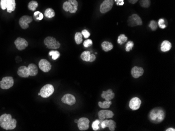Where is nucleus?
I'll return each instance as SVG.
<instances>
[{
    "label": "nucleus",
    "instance_id": "nucleus-1",
    "mask_svg": "<svg viewBox=\"0 0 175 131\" xmlns=\"http://www.w3.org/2000/svg\"><path fill=\"white\" fill-rule=\"evenodd\" d=\"M17 121L10 114H4L0 117V126L6 130L13 129L16 127Z\"/></svg>",
    "mask_w": 175,
    "mask_h": 131
},
{
    "label": "nucleus",
    "instance_id": "nucleus-2",
    "mask_svg": "<svg viewBox=\"0 0 175 131\" xmlns=\"http://www.w3.org/2000/svg\"><path fill=\"white\" fill-rule=\"evenodd\" d=\"M165 112L161 108H155L151 110L149 114V119L151 122L158 124L162 122L165 118Z\"/></svg>",
    "mask_w": 175,
    "mask_h": 131
},
{
    "label": "nucleus",
    "instance_id": "nucleus-3",
    "mask_svg": "<svg viewBox=\"0 0 175 131\" xmlns=\"http://www.w3.org/2000/svg\"><path fill=\"white\" fill-rule=\"evenodd\" d=\"M78 3L77 0H68L64 2L63 6V10L70 13H75L78 10Z\"/></svg>",
    "mask_w": 175,
    "mask_h": 131
},
{
    "label": "nucleus",
    "instance_id": "nucleus-4",
    "mask_svg": "<svg viewBox=\"0 0 175 131\" xmlns=\"http://www.w3.org/2000/svg\"><path fill=\"white\" fill-rule=\"evenodd\" d=\"M44 44L47 48L50 49H57L60 47L59 42L53 37H46L44 40Z\"/></svg>",
    "mask_w": 175,
    "mask_h": 131
},
{
    "label": "nucleus",
    "instance_id": "nucleus-5",
    "mask_svg": "<svg viewBox=\"0 0 175 131\" xmlns=\"http://www.w3.org/2000/svg\"><path fill=\"white\" fill-rule=\"evenodd\" d=\"M54 86L51 84H46L40 89V96L43 98H48L54 92Z\"/></svg>",
    "mask_w": 175,
    "mask_h": 131
},
{
    "label": "nucleus",
    "instance_id": "nucleus-6",
    "mask_svg": "<svg viewBox=\"0 0 175 131\" xmlns=\"http://www.w3.org/2000/svg\"><path fill=\"white\" fill-rule=\"evenodd\" d=\"M128 25L130 27L141 26L143 21L140 17L136 14H134L130 16L128 20Z\"/></svg>",
    "mask_w": 175,
    "mask_h": 131
},
{
    "label": "nucleus",
    "instance_id": "nucleus-7",
    "mask_svg": "<svg viewBox=\"0 0 175 131\" xmlns=\"http://www.w3.org/2000/svg\"><path fill=\"white\" fill-rule=\"evenodd\" d=\"M14 85V79L12 77L6 76L2 79L0 82V87L2 89H8Z\"/></svg>",
    "mask_w": 175,
    "mask_h": 131
},
{
    "label": "nucleus",
    "instance_id": "nucleus-8",
    "mask_svg": "<svg viewBox=\"0 0 175 131\" xmlns=\"http://www.w3.org/2000/svg\"><path fill=\"white\" fill-rule=\"evenodd\" d=\"M113 6V0H104L100 5V11L102 14L108 12Z\"/></svg>",
    "mask_w": 175,
    "mask_h": 131
},
{
    "label": "nucleus",
    "instance_id": "nucleus-9",
    "mask_svg": "<svg viewBox=\"0 0 175 131\" xmlns=\"http://www.w3.org/2000/svg\"><path fill=\"white\" fill-rule=\"evenodd\" d=\"M33 18L31 16L25 15L20 18L19 20V26L23 29H26L29 27V24L32 23Z\"/></svg>",
    "mask_w": 175,
    "mask_h": 131
},
{
    "label": "nucleus",
    "instance_id": "nucleus-10",
    "mask_svg": "<svg viewBox=\"0 0 175 131\" xmlns=\"http://www.w3.org/2000/svg\"><path fill=\"white\" fill-rule=\"evenodd\" d=\"M90 121L87 118H81L78 121V127L80 131H86L89 128Z\"/></svg>",
    "mask_w": 175,
    "mask_h": 131
},
{
    "label": "nucleus",
    "instance_id": "nucleus-11",
    "mask_svg": "<svg viewBox=\"0 0 175 131\" xmlns=\"http://www.w3.org/2000/svg\"><path fill=\"white\" fill-rule=\"evenodd\" d=\"M15 45L16 48L20 51L26 49L28 45V43L25 39L22 38L21 37H18L14 41Z\"/></svg>",
    "mask_w": 175,
    "mask_h": 131
},
{
    "label": "nucleus",
    "instance_id": "nucleus-12",
    "mask_svg": "<svg viewBox=\"0 0 175 131\" xmlns=\"http://www.w3.org/2000/svg\"><path fill=\"white\" fill-rule=\"evenodd\" d=\"M61 102L63 103L69 105V106H72L74 104H75L76 102L75 97L74 95L71 94H66L63 96L61 98Z\"/></svg>",
    "mask_w": 175,
    "mask_h": 131
},
{
    "label": "nucleus",
    "instance_id": "nucleus-13",
    "mask_svg": "<svg viewBox=\"0 0 175 131\" xmlns=\"http://www.w3.org/2000/svg\"><path fill=\"white\" fill-rule=\"evenodd\" d=\"M39 67L44 72H48L51 68V65L47 60L42 59L39 62Z\"/></svg>",
    "mask_w": 175,
    "mask_h": 131
},
{
    "label": "nucleus",
    "instance_id": "nucleus-14",
    "mask_svg": "<svg viewBox=\"0 0 175 131\" xmlns=\"http://www.w3.org/2000/svg\"><path fill=\"white\" fill-rule=\"evenodd\" d=\"M114 114L112 111L108 110H102L98 113L99 118L100 120H104L106 119L112 118L114 117Z\"/></svg>",
    "mask_w": 175,
    "mask_h": 131
},
{
    "label": "nucleus",
    "instance_id": "nucleus-15",
    "mask_svg": "<svg viewBox=\"0 0 175 131\" xmlns=\"http://www.w3.org/2000/svg\"><path fill=\"white\" fill-rule=\"evenodd\" d=\"M142 102L138 97H134L130 101L129 107L132 110H138L140 107Z\"/></svg>",
    "mask_w": 175,
    "mask_h": 131
},
{
    "label": "nucleus",
    "instance_id": "nucleus-16",
    "mask_svg": "<svg viewBox=\"0 0 175 131\" xmlns=\"http://www.w3.org/2000/svg\"><path fill=\"white\" fill-rule=\"evenodd\" d=\"M144 72L143 68L141 67H133L131 70V74L134 79H138L143 75Z\"/></svg>",
    "mask_w": 175,
    "mask_h": 131
},
{
    "label": "nucleus",
    "instance_id": "nucleus-17",
    "mask_svg": "<svg viewBox=\"0 0 175 131\" xmlns=\"http://www.w3.org/2000/svg\"><path fill=\"white\" fill-rule=\"evenodd\" d=\"M18 74L19 76L23 78H27L30 76V73L27 67L22 66L19 67L18 71Z\"/></svg>",
    "mask_w": 175,
    "mask_h": 131
},
{
    "label": "nucleus",
    "instance_id": "nucleus-18",
    "mask_svg": "<svg viewBox=\"0 0 175 131\" xmlns=\"http://www.w3.org/2000/svg\"><path fill=\"white\" fill-rule=\"evenodd\" d=\"M115 94L112 89H109L107 91H104L101 94V97L106 100H111L114 98Z\"/></svg>",
    "mask_w": 175,
    "mask_h": 131
},
{
    "label": "nucleus",
    "instance_id": "nucleus-19",
    "mask_svg": "<svg viewBox=\"0 0 175 131\" xmlns=\"http://www.w3.org/2000/svg\"><path fill=\"white\" fill-rule=\"evenodd\" d=\"M27 68H28V71L30 73V76H34L38 74V72H39L38 68L35 64H33V63L30 64L27 67Z\"/></svg>",
    "mask_w": 175,
    "mask_h": 131
},
{
    "label": "nucleus",
    "instance_id": "nucleus-20",
    "mask_svg": "<svg viewBox=\"0 0 175 131\" xmlns=\"http://www.w3.org/2000/svg\"><path fill=\"white\" fill-rule=\"evenodd\" d=\"M172 45L171 42H169L167 40H165L161 43V51L164 52H167L169 51L172 48Z\"/></svg>",
    "mask_w": 175,
    "mask_h": 131
},
{
    "label": "nucleus",
    "instance_id": "nucleus-21",
    "mask_svg": "<svg viewBox=\"0 0 175 131\" xmlns=\"http://www.w3.org/2000/svg\"><path fill=\"white\" fill-rule=\"evenodd\" d=\"M102 48L103 50L105 52H108V51L111 50L113 48V45L112 43L108 42V41H104L101 44Z\"/></svg>",
    "mask_w": 175,
    "mask_h": 131
},
{
    "label": "nucleus",
    "instance_id": "nucleus-22",
    "mask_svg": "<svg viewBox=\"0 0 175 131\" xmlns=\"http://www.w3.org/2000/svg\"><path fill=\"white\" fill-rule=\"evenodd\" d=\"M16 7V3L15 0H9V3L7 4V12L12 13L15 11Z\"/></svg>",
    "mask_w": 175,
    "mask_h": 131
},
{
    "label": "nucleus",
    "instance_id": "nucleus-23",
    "mask_svg": "<svg viewBox=\"0 0 175 131\" xmlns=\"http://www.w3.org/2000/svg\"><path fill=\"white\" fill-rule=\"evenodd\" d=\"M90 56H91L90 52V51H86L83 52L81 53L80 57L83 61L86 62H90Z\"/></svg>",
    "mask_w": 175,
    "mask_h": 131
},
{
    "label": "nucleus",
    "instance_id": "nucleus-24",
    "mask_svg": "<svg viewBox=\"0 0 175 131\" xmlns=\"http://www.w3.org/2000/svg\"><path fill=\"white\" fill-rule=\"evenodd\" d=\"M112 105V102L110 100H106L102 102H98L99 106L102 109H108L110 107L111 105Z\"/></svg>",
    "mask_w": 175,
    "mask_h": 131
},
{
    "label": "nucleus",
    "instance_id": "nucleus-25",
    "mask_svg": "<svg viewBox=\"0 0 175 131\" xmlns=\"http://www.w3.org/2000/svg\"><path fill=\"white\" fill-rule=\"evenodd\" d=\"M44 15L46 17L48 18H51L54 17L55 16V11L53 10V9H51V8H48L45 11Z\"/></svg>",
    "mask_w": 175,
    "mask_h": 131
},
{
    "label": "nucleus",
    "instance_id": "nucleus-26",
    "mask_svg": "<svg viewBox=\"0 0 175 131\" xmlns=\"http://www.w3.org/2000/svg\"><path fill=\"white\" fill-rule=\"evenodd\" d=\"M39 4L36 1H31L28 3V8L30 10L32 11H35L36 9L38 7Z\"/></svg>",
    "mask_w": 175,
    "mask_h": 131
},
{
    "label": "nucleus",
    "instance_id": "nucleus-27",
    "mask_svg": "<svg viewBox=\"0 0 175 131\" xmlns=\"http://www.w3.org/2000/svg\"><path fill=\"white\" fill-rule=\"evenodd\" d=\"M127 41H128V37L124 34H121L117 38V43L120 45L124 44L125 42H126Z\"/></svg>",
    "mask_w": 175,
    "mask_h": 131
},
{
    "label": "nucleus",
    "instance_id": "nucleus-28",
    "mask_svg": "<svg viewBox=\"0 0 175 131\" xmlns=\"http://www.w3.org/2000/svg\"><path fill=\"white\" fill-rule=\"evenodd\" d=\"M75 43L77 44H81L82 42V33L77 32L75 34Z\"/></svg>",
    "mask_w": 175,
    "mask_h": 131
},
{
    "label": "nucleus",
    "instance_id": "nucleus-29",
    "mask_svg": "<svg viewBox=\"0 0 175 131\" xmlns=\"http://www.w3.org/2000/svg\"><path fill=\"white\" fill-rule=\"evenodd\" d=\"M140 4L142 7L148 8L151 6V0H140Z\"/></svg>",
    "mask_w": 175,
    "mask_h": 131
},
{
    "label": "nucleus",
    "instance_id": "nucleus-30",
    "mask_svg": "<svg viewBox=\"0 0 175 131\" xmlns=\"http://www.w3.org/2000/svg\"><path fill=\"white\" fill-rule=\"evenodd\" d=\"M116 123L114 121L110 120L108 122V128H109V129L111 131H115L116 128Z\"/></svg>",
    "mask_w": 175,
    "mask_h": 131
},
{
    "label": "nucleus",
    "instance_id": "nucleus-31",
    "mask_svg": "<svg viewBox=\"0 0 175 131\" xmlns=\"http://www.w3.org/2000/svg\"><path fill=\"white\" fill-rule=\"evenodd\" d=\"M49 55L50 56H52V59L54 60H56L58 58H59L60 53L58 51H51L49 52Z\"/></svg>",
    "mask_w": 175,
    "mask_h": 131
},
{
    "label": "nucleus",
    "instance_id": "nucleus-32",
    "mask_svg": "<svg viewBox=\"0 0 175 131\" xmlns=\"http://www.w3.org/2000/svg\"><path fill=\"white\" fill-rule=\"evenodd\" d=\"M149 27L153 31H155L157 29V23L155 21H151L149 25Z\"/></svg>",
    "mask_w": 175,
    "mask_h": 131
},
{
    "label": "nucleus",
    "instance_id": "nucleus-33",
    "mask_svg": "<svg viewBox=\"0 0 175 131\" xmlns=\"http://www.w3.org/2000/svg\"><path fill=\"white\" fill-rule=\"evenodd\" d=\"M100 121L99 120H95L92 124V128L95 131H98L99 129V125H100Z\"/></svg>",
    "mask_w": 175,
    "mask_h": 131
},
{
    "label": "nucleus",
    "instance_id": "nucleus-34",
    "mask_svg": "<svg viewBox=\"0 0 175 131\" xmlns=\"http://www.w3.org/2000/svg\"><path fill=\"white\" fill-rule=\"evenodd\" d=\"M134 42L133 41H128L126 44L125 50L127 52H129L132 50L133 48L134 47Z\"/></svg>",
    "mask_w": 175,
    "mask_h": 131
},
{
    "label": "nucleus",
    "instance_id": "nucleus-35",
    "mask_svg": "<svg viewBox=\"0 0 175 131\" xmlns=\"http://www.w3.org/2000/svg\"><path fill=\"white\" fill-rule=\"evenodd\" d=\"M34 16L35 17V18L37 21H41L43 19V14L42 13L39 12V11H37V12H35L34 14Z\"/></svg>",
    "mask_w": 175,
    "mask_h": 131
},
{
    "label": "nucleus",
    "instance_id": "nucleus-36",
    "mask_svg": "<svg viewBox=\"0 0 175 131\" xmlns=\"http://www.w3.org/2000/svg\"><path fill=\"white\" fill-rule=\"evenodd\" d=\"M9 0H1L0 5L1 7L3 10H5L7 9V4L9 3Z\"/></svg>",
    "mask_w": 175,
    "mask_h": 131
},
{
    "label": "nucleus",
    "instance_id": "nucleus-37",
    "mask_svg": "<svg viewBox=\"0 0 175 131\" xmlns=\"http://www.w3.org/2000/svg\"><path fill=\"white\" fill-rule=\"evenodd\" d=\"M158 26L161 29H164L166 27V25L165 24V20L163 18H161L158 21Z\"/></svg>",
    "mask_w": 175,
    "mask_h": 131
},
{
    "label": "nucleus",
    "instance_id": "nucleus-38",
    "mask_svg": "<svg viewBox=\"0 0 175 131\" xmlns=\"http://www.w3.org/2000/svg\"><path fill=\"white\" fill-rule=\"evenodd\" d=\"M92 44H93V42L91 39H87V40H85L83 42V46L84 47H89L92 45Z\"/></svg>",
    "mask_w": 175,
    "mask_h": 131
},
{
    "label": "nucleus",
    "instance_id": "nucleus-39",
    "mask_svg": "<svg viewBox=\"0 0 175 131\" xmlns=\"http://www.w3.org/2000/svg\"><path fill=\"white\" fill-rule=\"evenodd\" d=\"M81 33L85 38H88L90 36V33L87 29L83 30L81 32Z\"/></svg>",
    "mask_w": 175,
    "mask_h": 131
},
{
    "label": "nucleus",
    "instance_id": "nucleus-40",
    "mask_svg": "<svg viewBox=\"0 0 175 131\" xmlns=\"http://www.w3.org/2000/svg\"><path fill=\"white\" fill-rule=\"evenodd\" d=\"M115 1L116 2V5L117 6H122L124 4V0H115Z\"/></svg>",
    "mask_w": 175,
    "mask_h": 131
},
{
    "label": "nucleus",
    "instance_id": "nucleus-41",
    "mask_svg": "<svg viewBox=\"0 0 175 131\" xmlns=\"http://www.w3.org/2000/svg\"><path fill=\"white\" fill-rule=\"evenodd\" d=\"M96 59V56L94 54H91L90 56V62H92L95 61V60Z\"/></svg>",
    "mask_w": 175,
    "mask_h": 131
},
{
    "label": "nucleus",
    "instance_id": "nucleus-42",
    "mask_svg": "<svg viewBox=\"0 0 175 131\" xmlns=\"http://www.w3.org/2000/svg\"><path fill=\"white\" fill-rule=\"evenodd\" d=\"M128 2H130V3L134 4L136 3L138 0H128Z\"/></svg>",
    "mask_w": 175,
    "mask_h": 131
},
{
    "label": "nucleus",
    "instance_id": "nucleus-43",
    "mask_svg": "<svg viewBox=\"0 0 175 131\" xmlns=\"http://www.w3.org/2000/svg\"><path fill=\"white\" fill-rule=\"evenodd\" d=\"M166 131H175V129L173 128H169V129H167L166 130Z\"/></svg>",
    "mask_w": 175,
    "mask_h": 131
},
{
    "label": "nucleus",
    "instance_id": "nucleus-44",
    "mask_svg": "<svg viewBox=\"0 0 175 131\" xmlns=\"http://www.w3.org/2000/svg\"><path fill=\"white\" fill-rule=\"evenodd\" d=\"M78 120H75V123H77V122H78Z\"/></svg>",
    "mask_w": 175,
    "mask_h": 131
},
{
    "label": "nucleus",
    "instance_id": "nucleus-45",
    "mask_svg": "<svg viewBox=\"0 0 175 131\" xmlns=\"http://www.w3.org/2000/svg\"><path fill=\"white\" fill-rule=\"evenodd\" d=\"M38 94H39V96H40V93H39Z\"/></svg>",
    "mask_w": 175,
    "mask_h": 131
}]
</instances>
